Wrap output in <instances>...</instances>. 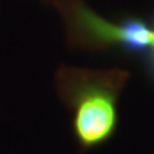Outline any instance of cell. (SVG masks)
Masks as SVG:
<instances>
[{
  "mask_svg": "<svg viewBox=\"0 0 154 154\" xmlns=\"http://www.w3.org/2000/svg\"><path fill=\"white\" fill-rule=\"evenodd\" d=\"M116 123L111 99L104 93H93L82 100L76 114V131L84 144L104 140Z\"/></svg>",
  "mask_w": 154,
  "mask_h": 154,
  "instance_id": "1",
  "label": "cell"
},
{
  "mask_svg": "<svg viewBox=\"0 0 154 154\" xmlns=\"http://www.w3.org/2000/svg\"><path fill=\"white\" fill-rule=\"evenodd\" d=\"M83 23L93 33L107 40H114L130 44L133 47H146L151 46L154 32H151L141 22H127L124 24H111L100 17L91 14L90 11L82 13Z\"/></svg>",
  "mask_w": 154,
  "mask_h": 154,
  "instance_id": "2",
  "label": "cell"
},
{
  "mask_svg": "<svg viewBox=\"0 0 154 154\" xmlns=\"http://www.w3.org/2000/svg\"><path fill=\"white\" fill-rule=\"evenodd\" d=\"M151 46H154V37H153V42H151Z\"/></svg>",
  "mask_w": 154,
  "mask_h": 154,
  "instance_id": "3",
  "label": "cell"
}]
</instances>
